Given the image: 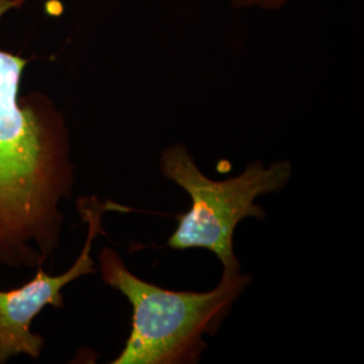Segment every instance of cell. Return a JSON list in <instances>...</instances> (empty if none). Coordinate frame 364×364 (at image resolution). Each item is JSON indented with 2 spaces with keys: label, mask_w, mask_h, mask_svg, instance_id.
<instances>
[{
  "label": "cell",
  "mask_w": 364,
  "mask_h": 364,
  "mask_svg": "<svg viewBox=\"0 0 364 364\" xmlns=\"http://www.w3.org/2000/svg\"><path fill=\"white\" fill-rule=\"evenodd\" d=\"M231 7L237 10H246V9H258L264 11H275L281 7L287 6L291 0H228Z\"/></svg>",
  "instance_id": "5"
},
{
  "label": "cell",
  "mask_w": 364,
  "mask_h": 364,
  "mask_svg": "<svg viewBox=\"0 0 364 364\" xmlns=\"http://www.w3.org/2000/svg\"><path fill=\"white\" fill-rule=\"evenodd\" d=\"M159 166L164 177L177 183L192 201L191 210L178 216L168 246L177 251L205 248L220 260L223 272L240 270L234 251L239 223L248 218L263 220L266 213L255 200L282 191L293 173L287 161H277L269 166L257 161L248 164L239 176L215 181L198 169L189 149L182 144L166 147Z\"/></svg>",
  "instance_id": "3"
},
{
  "label": "cell",
  "mask_w": 364,
  "mask_h": 364,
  "mask_svg": "<svg viewBox=\"0 0 364 364\" xmlns=\"http://www.w3.org/2000/svg\"><path fill=\"white\" fill-rule=\"evenodd\" d=\"M19 0H0V19ZM27 60L0 48V263L42 267L60 246L75 165L65 117L43 95L21 96Z\"/></svg>",
  "instance_id": "1"
},
{
  "label": "cell",
  "mask_w": 364,
  "mask_h": 364,
  "mask_svg": "<svg viewBox=\"0 0 364 364\" xmlns=\"http://www.w3.org/2000/svg\"><path fill=\"white\" fill-rule=\"evenodd\" d=\"M81 219L87 223V239L77 259L61 275H50L38 267L36 277L25 287L0 290V364L18 355L37 359L45 346V338L31 331V323L46 306H64L63 289L84 275L96 273L92 259V246L99 235L105 234L102 216L105 212L129 210L111 201L102 203L96 197L77 200Z\"/></svg>",
  "instance_id": "4"
},
{
  "label": "cell",
  "mask_w": 364,
  "mask_h": 364,
  "mask_svg": "<svg viewBox=\"0 0 364 364\" xmlns=\"http://www.w3.org/2000/svg\"><path fill=\"white\" fill-rule=\"evenodd\" d=\"M105 285L129 299L132 308L130 336L112 364H192L208 348L235 301L251 284L240 270L223 272L209 291H174L131 273L114 248L99 254Z\"/></svg>",
  "instance_id": "2"
}]
</instances>
